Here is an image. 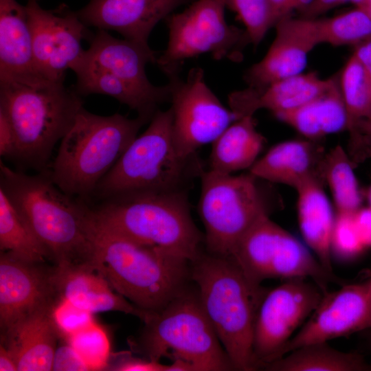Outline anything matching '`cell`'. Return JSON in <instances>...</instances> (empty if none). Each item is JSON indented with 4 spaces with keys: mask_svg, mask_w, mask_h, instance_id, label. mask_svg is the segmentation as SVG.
Here are the masks:
<instances>
[{
    "mask_svg": "<svg viewBox=\"0 0 371 371\" xmlns=\"http://www.w3.org/2000/svg\"><path fill=\"white\" fill-rule=\"evenodd\" d=\"M0 188L23 216L56 265L93 266L91 206L69 196L47 171L30 175L0 164Z\"/></svg>",
    "mask_w": 371,
    "mask_h": 371,
    "instance_id": "obj_1",
    "label": "cell"
},
{
    "mask_svg": "<svg viewBox=\"0 0 371 371\" xmlns=\"http://www.w3.org/2000/svg\"><path fill=\"white\" fill-rule=\"evenodd\" d=\"M92 221L94 267L137 308L146 313L159 311L188 288L189 260L112 233Z\"/></svg>",
    "mask_w": 371,
    "mask_h": 371,
    "instance_id": "obj_2",
    "label": "cell"
},
{
    "mask_svg": "<svg viewBox=\"0 0 371 371\" xmlns=\"http://www.w3.org/2000/svg\"><path fill=\"white\" fill-rule=\"evenodd\" d=\"M91 209L98 226L131 240L190 262L203 251L204 235L193 221L187 190L126 192Z\"/></svg>",
    "mask_w": 371,
    "mask_h": 371,
    "instance_id": "obj_3",
    "label": "cell"
},
{
    "mask_svg": "<svg viewBox=\"0 0 371 371\" xmlns=\"http://www.w3.org/2000/svg\"><path fill=\"white\" fill-rule=\"evenodd\" d=\"M191 278L234 370H258L253 354L254 330L267 293L250 285L233 257L203 251L191 262Z\"/></svg>",
    "mask_w": 371,
    "mask_h": 371,
    "instance_id": "obj_4",
    "label": "cell"
},
{
    "mask_svg": "<svg viewBox=\"0 0 371 371\" xmlns=\"http://www.w3.org/2000/svg\"><path fill=\"white\" fill-rule=\"evenodd\" d=\"M150 121L139 115H98L82 106L60 140L49 176L65 193L85 201Z\"/></svg>",
    "mask_w": 371,
    "mask_h": 371,
    "instance_id": "obj_5",
    "label": "cell"
},
{
    "mask_svg": "<svg viewBox=\"0 0 371 371\" xmlns=\"http://www.w3.org/2000/svg\"><path fill=\"white\" fill-rule=\"evenodd\" d=\"M0 85V112L14 132L15 158L44 171L55 145L82 107L81 99L63 82L38 79Z\"/></svg>",
    "mask_w": 371,
    "mask_h": 371,
    "instance_id": "obj_6",
    "label": "cell"
},
{
    "mask_svg": "<svg viewBox=\"0 0 371 371\" xmlns=\"http://www.w3.org/2000/svg\"><path fill=\"white\" fill-rule=\"evenodd\" d=\"M132 350L146 359L181 361L192 371L234 370L201 304L198 289L187 288L161 311L148 313Z\"/></svg>",
    "mask_w": 371,
    "mask_h": 371,
    "instance_id": "obj_7",
    "label": "cell"
},
{
    "mask_svg": "<svg viewBox=\"0 0 371 371\" xmlns=\"http://www.w3.org/2000/svg\"><path fill=\"white\" fill-rule=\"evenodd\" d=\"M171 108L158 110L146 130L128 146L97 186L93 195L100 199L131 192L187 190L202 166L197 157L183 158L172 134Z\"/></svg>",
    "mask_w": 371,
    "mask_h": 371,
    "instance_id": "obj_8",
    "label": "cell"
},
{
    "mask_svg": "<svg viewBox=\"0 0 371 371\" xmlns=\"http://www.w3.org/2000/svg\"><path fill=\"white\" fill-rule=\"evenodd\" d=\"M198 210L205 227L206 251L232 256L238 242L263 215L269 214L258 179L249 172L234 175L201 172Z\"/></svg>",
    "mask_w": 371,
    "mask_h": 371,
    "instance_id": "obj_9",
    "label": "cell"
},
{
    "mask_svg": "<svg viewBox=\"0 0 371 371\" xmlns=\"http://www.w3.org/2000/svg\"><path fill=\"white\" fill-rule=\"evenodd\" d=\"M224 0H195L186 9L166 19L169 30L165 50L156 64L168 78L179 76L184 62L203 54L216 60L239 61L250 43L247 32L228 25Z\"/></svg>",
    "mask_w": 371,
    "mask_h": 371,
    "instance_id": "obj_10",
    "label": "cell"
},
{
    "mask_svg": "<svg viewBox=\"0 0 371 371\" xmlns=\"http://www.w3.org/2000/svg\"><path fill=\"white\" fill-rule=\"evenodd\" d=\"M168 78L173 142L181 157L191 158L200 147L212 144L238 117L208 87L201 68L191 69L185 80L179 75Z\"/></svg>",
    "mask_w": 371,
    "mask_h": 371,
    "instance_id": "obj_11",
    "label": "cell"
},
{
    "mask_svg": "<svg viewBox=\"0 0 371 371\" xmlns=\"http://www.w3.org/2000/svg\"><path fill=\"white\" fill-rule=\"evenodd\" d=\"M304 278L290 279L267 292L255 322L253 354L257 368L279 359L295 330L319 304L324 292Z\"/></svg>",
    "mask_w": 371,
    "mask_h": 371,
    "instance_id": "obj_12",
    "label": "cell"
},
{
    "mask_svg": "<svg viewBox=\"0 0 371 371\" xmlns=\"http://www.w3.org/2000/svg\"><path fill=\"white\" fill-rule=\"evenodd\" d=\"M25 8L37 74L45 80L63 82L66 71L85 52L81 43L87 36L86 25L77 13L64 8L46 10L36 0H28Z\"/></svg>",
    "mask_w": 371,
    "mask_h": 371,
    "instance_id": "obj_13",
    "label": "cell"
},
{
    "mask_svg": "<svg viewBox=\"0 0 371 371\" xmlns=\"http://www.w3.org/2000/svg\"><path fill=\"white\" fill-rule=\"evenodd\" d=\"M54 269L45 262H27L1 251V335L34 313L54 308L61 300Z\"/></svg>",
    "mask_w": 371,
    "mask_h": 371,
    "instance_id": "obj_14",
    "label": "cell"
},
{
    "mask_svg": "<svg viewBox=\"0 0 371 371\" xmlns=\"http://www.w3.org/2000/svg\"><path fill=\"white\" fill-rule=\"evenodd\" d=\"M371 329V295L368 281L324 293L302 328L284 346L280 357L299 347Z\"/></svg>",
    "mask_w": 371,
    "mask_h": 371,
    "instance_id": "obj_15",
    "label": "cell"
},
{
    "mask_svg": "<svg viewBox=\"0 0 371 371\" xmlns=\"http://www.w3.org/2000/svg\"><path fill=\"white\" fill-rule=\"evenodd\" d=\"M267 54L248 69L245 80L248 87L260 89L269 85L302 74L309 53L320 44L315 19H281Z\"/></svg>",
    "mask_w": 371,
    "mask_h": 371,
    "instance_id": "obj_16",
    "label": "cell"
},
{
    "mask_svg": "<svg viewBox=\"0 0 371 371\" xmlns=\"http://www.w3.org/2000/svg\"><path fill=\"white\" fill-rule=\"evenodd\" d=\"M192 0H89L77 12L86 25L113 30L125 39L148 45L155 26Z\"/></svg>",
    "mask_w": 371,
    "mask_h": 371,
    "instance_id": "obj_17",
    "label": "cell"
},
{
    "mask_svg": "<svg viewBox=\"0 0 371 371\" xmlns=\"http://www.w3.org/2000/svg\"><path fill=\"white\" fill-rule=\"evenodd\" d=\"M157 53L148 45L127 39H118L106 30H98L92 36L90 46L81 59L111 73L120 80L144 91L154 94H170L169 83L155 86L146 73L148 63H156Z\"/></svg>",
    "mask_w": 371,
    "mask_h": 371,
    "instance_id": "obj_18",
    "label": "cell"
},
{
    "mask_svg": "<svg viewBox=\"0 0 371 371\" xmlns=\"http://www.w3.org/2000/svg\"><path fill=\"white\" fill-rule=\"evenodd\" d=\"M319 140L291 139L272 146L249 172L260 180L297 188L311 180L323 181L326 155Z\"/></svg>",
    "mask_w": 371,
    "mask_h": 371,
    "instance_id": "obj_19",
    "label": "cell"
},
{
    "mask_svg": "<svg viewBox=\"0 0 371 371\" xmlns=\"http://www.w3.org/2000/svg\"><path fill=\"white\" fill-rule=\"evenodd\" d=\"M335 76L322 79L314 72L300 74L276 81L265 88L250 87L229 96L230 109L238 118L265 109L273 115L315 100L333 85Z\"/></svg>",
    "mask_w": 371,
    "mask_h": 371,
    "instance_id": "obj_20",
    "label": "cell"
},
{
    "mask_svg": "<svg viewBox=\"0 0 371 371\" xmlns=\"http://www.w3.org/2000/svg\"><path fill=\"white\" fill-rule=\"evenodd\" d=\"M55 265L54 279L61 299L92 314L119 311L138 317L147 313L115 291L105 277L91 265Z\"/></svg>",
    "mask_w": 371,
    "mask_h": 371,
    "instance_id": "obj_21",
    "label": "cell"
},
{
    "mask_svg": "<svg viewBox=\"0 0 371 371\" xmlns=\"http://www.w3.org/2000/svg\"><path fill=\"white\" fill-rule=\"evenodd\" d=\"M43 79L36 70L25 6L0 0V82Z\"/></svg>",
    "mask_w": 371,
    "mask_h": 371,
    "instance_id": "obj_22",
    "label": "cell"
},
{
    "mask_svg": "<svg viewBox=\"0 0 371 371\" xmlns=\"http://www.w3.org/2000/svg\"><path fill=\"white\" fill-rule=\"evenodd\" d=\"M53 309L34 313L1 335V343L14 356L18 370H52L61 339L52 317Z\"/></svg>",
    "mask_w": 371,
    "mask_h": 371,
    "instance_id": "obj_23",
    "label": "cell"
},
{
    "mask_svg": "<svg viewBox=\"0 0 371 371\" xmlns=\"http://www.w3.org/2000/svg\"><path fill=\"white\" fill-rule=\"evenodd\" d=\"M319 180L306 181L296 188L298 223L302 238L322 267L333 273L330 240L335 214Z\"/></svg>",
    "mask_w": 371,
    "mask_h": 371,
    "instance_id": "obj_24",
    "label": "cell"
},
{
    "mask_svg": "<svg viewBox=\"0 0 371 371\" xmlns=\"http://www.w3.org/2000/svg\"><path fill=\"white\" fill-rule=\"evenodd\" d=\"M275 117L311 140H319L328 135L348 130L349 120L339 76H335L330 87L315 100Z\"/></svg>",
    "mask_w": 371,
    "mask_h": 371,
    "instance_id": "obj_25",
    "label": "cell"
},
{
    "mask_svg": "<svg viewBox=\"0 0 371 371\" xmlns=\"http://www.w3.org/2000/svg\"><path fill=\"white\" fill-rule=\"evenodd\" d=\"M266 141L256 129L253 115L241 117L212 143L209 170L226 175L250 169Z\"/></svg>",
    "mask_w": 371,
    "mask_h": 371,
    "instance_id": "obj_26",
    "label": "cell"
},
{
    "mask_svg": "<svg viewBox=\"0 0 371 371\" xmlns=\"http://www.w3.org/2000/svg\"><path fill=\"white\" fill-rule=\"evenodd\" d=\"M71 70L76 74L77 89L80 94L100 93L111 96L136 111L137 115L150 120L161 104L170 101L171 94L144 91L81 58Z\"/></svg>",
    "mask_w": 371,
    "mask_h": 371,
    "instance_id": "obj_27",
    "label": "cell"
},
{
    "mask_svg": "<svg viewBox=\"0 0 371 371\" xmlns=\"http://www.w3.org/2000/svg\"><path fill=\"white\" fill-rule=\"evenodd\" d=\"M341 93L348 115L350 150L357 151L371 142V78L352 54L339 75Z\"/></svg>",
    "mask_w": 371,
    "mask_h": 371,
    "instance_id": "obj_28",
    "label": "cell"
},
{
    "mask_svg": "<svg viewBox=\"0 0 371 371\" xmlns=\"http://www.w3.org/2000/svg\"><path fill=\"white\" fill-rule=\"evenodd\" d=\"M285 229L265 214L245 233L232 257L236 261L248 282L256 289L269 278L270 263Z\"/></svg>",
    "mask_w": 371,
    "mask_h": 371,
    "instance_id": "obj_29",
    "label": "cell"
},
{
    "mask_svg": "<svg viewBox=\"0 0 371 371\" xmlns=\"http://www.w3.org/2000/svg\"><path fill=\"white\" fill-rule=\"evenodd\" d=\"M271 371H368L364 358L355 352L338 350L327 342L307 344L267 364Z\"/></svg>",
    "mask_w": 371,
    "mask_h": 371,
    "instance_id": "obj_30",
    "label": "cell"
},
{
    "mask_svg": "<svg viewBox=\"0 0 371 371\" xmlns=\"http://www.w3.org/2000/svg\"><path fill=\"white\" fill-rule=\"evenodd\" d=\"M0 249L21 260L45 262L50 256L23 216L0 188Z\"/></svg>",
    "mask_w": 371,
    "mask_h": 371,
    "instance_id": "obj_31",
    "label": "cell"
},
{
    "mask_svg": "<svg viewBox=\"0 0 371 371\" xmlns=\"http://www.w3.org/2000/svg\"><path fill=\"white\" fill-rule=\"evenodd\" d=\"M354 168V163L341 146H335L326 153L324 179L330 189L336 213H354L361 207Z\"/></svg>",
    "mask_w": 371,
    "mask_h": 371,
    "instance_id": "obj_32",
    "label": "cell"
},
{
    "mask_svg": "<svg viewBox=\"0 0 371 371\" xmlns=\"http://www.w3.org/2000/svg\"><path fill=\"white\" fill-rule=\"evenodd\" d=\"M315 21L320 44L355 46L371 37V18L358 7L332 17L315 19Z\"/></svg>",
    "mask_w": 371,
    "mask_h": 371,
    "instance_id": "obj_33",
    "label": "cell"
},
{
    "mask_svg": "<svg viewBox=\"0 0 371 371\" xmlns=\"http://www.w3.org/2000/svg\"><path fill=\"white\" fill-rule=\"evenodd\" d=\"M225 7L235 12L245 26L250 43L255 47L274 26L269 0H224Z\"/></svg>",
    "mask_w": 371,
    "mask_h": 371,
    "instance_id": "obj_34",
    "label": "cell"
},
{
    "mask_svg": "<svg viewBox=\"0 0 371 371\" xmlns=\"http://www.w3.org/2000/svg\"><path fill=\"white\" fill-rule=\"evenodd\" d=\"M89 364L91 370L107 367L110 344L105 331L95 322L66 340Z\"/></svg>",
    "mask_w": 371,
    "mask_h": 371,
    "instance_id": "obj_35",
    "label": "cell"
},
{
    "mask_svg": "<svg viewBox=\"0 0 371 371\" xmlns=\"http://www.w3.org/2000/svg\"><path fill=\"white\" fill-rule=\"evenodd\" d=\"M354 213H335L330 248L332 257L340 260H350L366 249L355 228Z\"/></svg>",
    "mask_w": 371,
    "mask_h": 371,
    "instance_id": "obj_36",
    "label": "cell"
},
{
    "mask_svg": "<svg viewBox=\"0 0 371 371\" xmlns=\"http://www.w3.org/2000/svg\"><path fill=\"white\" fill-rule=\"evenodd\" d=\"M52 317L63 340L94 322L91 313L64 299L54 306Z\"/></svg>",
    "mask_w": 371,
    "mask_h": 371,
    "instance_id": "obj_37",
    "label": "cell"
},
{
    "mask_svg": "<svg viewBox=\"0 0 371 371\" xmlns=\"http://www.w3.org/2000/svg\"><path fill=\"white\" fill-rule=\"evenodd\" d=\"M52 370H91L89 364L66 341L57 346L56 350Z\"/></svg>",
    "mask_w": 371,
    "mask_h": 371,
    "instance_id": "obj_38",
    "label": "cell"
},
{
    "mask_svg": "<svg viewBox=\"0 0 371 371\" xmlns=\"http://www.w3.org/2000/svg\"><path fill=\"white\" fill-rule=\"evenodd\" d=\"M169 365H164L160 361H155L148 359H135L128 355L112 368L118 371H168Z\"/></svg>",
    "mask_w": 371,
    "mask_h": 371,
    "instance_id": "obj_39",
    "label": "cell"
},
{
    "mask_svg": "<svg viewBox=\"0 0 371 371\" xmlns=\"http://www.w3.org/2000/svg\"><path fill=\"white\" fill-rule=\"evenodd\" d=\"M16 152L14 132L6 116L0 112V155L3 157L14 159Z\"/></svg>",
    "mask_w": 371,
    "mask_h": 371,
    "instance_id": "obj_40",
    "label": "cell"
},
{
    "mask_svg": "<svg viewBox=\"0 0 371 371\" xmlns=\"http://www.w3.org/2000/svg\"><path fill=\"white\" fill-rule=\"evenodd\" d=\"M359 239L365 249L371 248V208L361 207L353 214Z\"/></svg>",
    "mask_w": 371,
    "mask_h": 371,
    "instance_id": "obj_41",
    "label": "cell"
},
{
    "mask_svg": "<svg viewBox=\"0 0 371 371\" xmlns=\"http://www.w3.org/2000/svg\"><path fill=\"white\" fill-rule=\"evenodd\" d=\"M346 3V0H312L307 6L299 10L298 13L302 18L317 19L328 11Z\"/></svg>",
    "mask_w": 371,
    "mask_h": 371,
    "instance_id": "obj_42",
    "label": "cell"
},
{
    "mask_svg": "<svg viewBox=\"0 0 371 371\" xmlns=\"http://www.w3.org/2000/svg\"><path fill=\"white\" fill-rule=\"evenodd\" d=\"M371 78V37L355 45L353 54Z\"/></svg>",
    "mask_w": 371,
    "mask_h": 371,
    "instance_id": "obj_43",
    "label": "cell"
},
{
    "mask_svg": "<svg viewBox=\"0 0 371 371\" xmlns=\"http://www.w3.org/2000/svg\"><path fill=\"white\" fill-rule=\"evenodd\" d=\"M17 363L12 352L3 344L0 346V371H16Z\"/></svg>",
    "mask_w": 371,
    "mask_h": 371,
    "instance_id": "obj_44",
    "label": "cell"
},
{
    "mask_svg": "<svg viewBox=\"0 0 371 371\" xmlns=\"http://www.w3.org/2000/svg\"><path fill=\"white\" fill-rule=\"evenodd\" d=\"M290 0H269L272 19L275 25L286 16V8Z\"/></svg>",
    "mask_w": 371,
    "mask_h": 371,
    "instance_id": "obj_45",
    "label": "cell"
},
{
    "mask_svg": "<svg viewBox=\"0 0 371 371\" xmlns=\"http://www.w3.org/2000/svg\"><path fill=\"white\" fill-rule=\"evenodd\" d=\"M371 18V0H363L358 5Z\"/></svg>",
    "mask_w": 371,
    "mask_h": 371,
    "instance_id": "obj_46",
    "label": "cell"
},
{
    "mask_svg": "<svg viewBox=\"0 0 371 371\" xmlns=\"http://www.w3.org/2000/svg\"><path fill=\"white\" fill-rule=\"evenodd\" d=\"M366 197H367V201L368 203V207L371 208V184L368 189Z\"/></svg>",
    "mask_w": 371,
    "mask_h": 371,
    "instance_id": "obj_47",
    "label": "cell"
},
{
    "mask_svg": "<svg viewBox=\"0 0 371 371\" xmlns=\"http://www.w3.org/2000/svg\"><path fill=\"white\" fill-rule=\"evenodd\" d=\"M363 0H346L347 3H352L356 6L358 5Z\"/></svg>",
    "mask_w": 371,
    "mask_h": 371,
    "instance_id": "obj_48",
    "label": "cell"
},
{
    "mask_svg": "<svg viewBox=\"0 0 371 371\" xmlns=\"http://www.w3.org/2000/svg\"><path fill=\"white\" fill-rule=\"evenodd\" d=\"M368 284L369 291L371 295V274H370V278L369 280H368Z\"/></svg>",
    "mask_w": 371,
    "mask_h": 371,
    "instance_id": "obj_49",
    "label": "cell"
},
{
    "mask_svg": "<svg viewBox=\"0 0 371 371\" xmlns=\"http://www.w3.org/2000/svg\"><path fill=\"white\" fill-rule=\"evenodd\" d=\"M371 330V329H370ZM370 346H371V333H370Z\"/></svg>",
    "mask_w": 371,
    "mask_h": 371,
    "instance_id": "obj_50",
    "label": "cell"
},
{
    "mask_svg": "<svg viewBox=\"0 0 371 371\" xmlns=\"http://www.w3.org/2000/svg\"><path fill=\"white\" fill-rule=\"evenodd\" d=\"M370 134H371V126H370Z\"/></svg>",
    "mask_w": 371,
    "mask_h": 371,
    "instance_id": "obj_51",
    "label": "cell"
}]
</instances>
